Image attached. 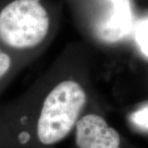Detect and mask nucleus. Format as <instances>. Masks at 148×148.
<instances>
[{"label":"nucleus","mask_w":148,"mask_h":148,"mask_svg":"<svg viewBox=\"0 0 148 148\" xmlns=\"http://www.w3.org/2000/svg\"><path fill=\"white\" fill-rule=\"evenodd\" d=\"M86 102L83 88L74 81H64L45 98L37 123L39 140L50 145L64 139L78 121Z\"/></svg>","instance_id":"nucleus-1"},{"label":"nucleus","mask_w":148,"mask_h":148,"mask_svg":"<svg viewBox=\"0 0 148 148\" xmlns=\"http://www.w3.org/2000/svg\"><path fill=\"white\" fill-rule=\"evenodd\" d=\"M49 28L47 11L38 0H13L0 11V40L11 47L36 46Z\"/></svg>","instance_id":"nucleus-2"},{"label":"nucleus","mask_w":148,"mask_h":148,"mask_svg":"<svg viewBox=\"0 0 148 148\" xmlns=\"http://www.w3.org/2000/svg\"><path fill=\"white\" fill-rule=\"evenodd\" d=\"M76 143L79 148H120V137L102 117L87 114L76 123Z\"/></svg>","instance_id":"nucleus-3"},{"label":"nucleus","mask_w":148,"mask_h":148,"mask_svg":"<svg viewBox=\"0 0 148 148\" xmlns=\"http://www.w3.org/2000/svg\"><path fill=\"white\" fill-rule=\"evenodd\" d=\"M110 8L98 22V37L108 43L118 42L127 36L132 28V10L130 0H108Z\"/></svg>","instance_id":"nucleus-4"},{"label":"nucleus","mask_w":148,"mask_h":148,"mask_svg":"<svg viewBox=\"0 0 148 148\" xmlns=\"http://www.w3.org/2000/svg\"><path fill=\"white\" fill-rule=\"evenodd\" d=\"M147 16L143 18L138 22L136 31H135V38L138 45L140 48L143 55L148 57V46H147Z\"/></svg>","instance_id":"nucleus-5"},{"label":"nucleus","mask_w":148,"mask_h":148,"mask_svg":"<svg viewBox=\"0 0 148 148\" xmlns=\"http://www.w3.org/2000/svg\"><path fill=\"white\" fill-rule=\"evenodd\" d=\"M147 115L148 107L147 105H146L139 110L136 111L132 114L131 116V120L138 127L142 128L143 130L147 131Z\"/></svg>","instance_id":"nucleus-6"},{"label":"nucleus","mask_w":148,"mask_h":148,"mask_svg":"<svg viewBox=\"0 0 148 148\" xmlns=\"http://www.w3.org/2000/svg\"><path fill=\"white\" fill-rule=\"evenodd\" d=\"M11 66V58L9 55L0 49V78L3 77L9 70Z\"/></svg>","instance_id":"nucleus-7"}]
</instances>
